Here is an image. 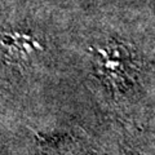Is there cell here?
I'll return each instance as SVG.
<instances>
[{
    "mask_svg": "<svg viewBox=\"0 0 155 155\" xmlns=\"http://www.w3.org/2000/svg\"><path fill=\"white\" fill-rule=\"evenodd\" d=\"M93 61L97 72L110 87L115 89L127 87L132 72V61L124 45L114 41L101 43L93 51Z\"/></svg>",
    "mask_w": 155,
    "mask_h": 155,
    "instance_id": "cell-1",
    "label": "cell"
},
{
    "mask_svg": "<svg viewBox=\"0 0 155 155\" xmlns=\"http://www.w3.org/2000/svg\"><path fill=\"white\" fill-rule=\"evenodd\" d=\"M0 49L11 62L26 65L41 54L44 44L31 31L11 30L0 36Z\"/></svg>",
    "mask_w": 155,
    "mask_h": 155,
    "instance_id": "cell-2",
    "label": "cell"
}]
</instances>
